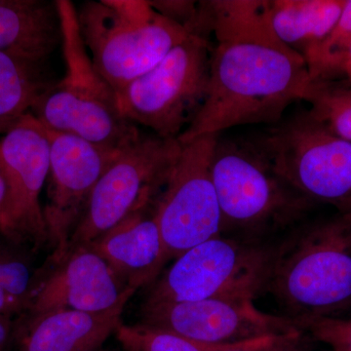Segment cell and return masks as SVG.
<instances>
[{"label":"cell","instance_id":"cell-1","mask_svg":"<svg viewBox=\"0 0 351 351\" xmlns=\"http://www.w3.org/2000/svg\"><path fill=\"white\" fill-rule=\"evenodd\" d=\"M308 80L306 63L293 51L262 43L217 44L206 97L178 142L235 126L278 123L289 106L301 100Z\"/></svg>","mask_w":351,"mask_h":351},{"label":"cell","instance_id":"cell-2","mask_svg":"<svg viewBox=\"0 0 351 351\" xmlns=\"http://www.w3.org/2000/svg\"><path fill=\"white\" fill-rule=\"evenodd\" d=\"M289 319L337 317L351 307V208L306 219L271 245L265 291Z\"/></svg>","mask_w":351,"mask_h":351},{"label":"cell","instance_id":"cell-3","mask_svg":"<svg viewBox=\"0 0 351 351\" xmlns=\"http://www.w3.org/2000/svg\"><path fill=\"white\" fill-rule=\"evenodd\" d=\"M212 178L221 235L267 243L292 230L316 206L276 174L250 140H217Z\"/></svg>","mask_w":351,"mask_h":351},{"label":"cell","instance_id":"cell-4","mask_svg":"<svg viewBox=\"0 0 351 351\" xmlns=\"http://www.w3.org/2000/svg\"><path fill=\"white\" fill-rule=\"evenodd\" d=\"M56 5L66 73L41 97L32 114L49 130L107 149H121L141 132L122 117L117 92L95 69L73 2L56 0Z\"/></svg>","mask_w":351,"mask_h":351},{"label":"cell","instance_id":"cell-5","mask_svg":"<svg viewBox=\"0 0 351 351\" xmlns=\"http://www.w3.org/2000/svg\"><path fill=\"white\" fill-rule=\"evenodd\" d=\"M250 142L279 177L316 205L351 208V142L335 135L306 112Z\"/></svg>","mask_w":351,"mask_h":351},{"label":"cell","instance_id":"cell-6","mask_svg":"<svg viewBox=\"0 0 351 351\" xmlns=\"http://www.w3.org/2000/svg\"><path fill=\"white\" fill-rule=\"evenodd\" d=\"M181 149L177 138L142 133L121 147L95 186L64 256L91 244L129 215L154 204Z\"/></svg>","mask_w":351,"mask_h":351},{"label":"cell","instance_id":"cell-7","mask_svg":"<svg viewBox=\"0 0 351 351\" xmlns=\"http://www.w3.org/2000/svg\"><path fill=\"white\" fill-rule=\"evenodd\" d=\"M212 50L208 39L191 34L117 93L122 117L158 137L178 140L206 97Z\"/></svg>","mask_w":351,"mask_h":351},{"label":"cell","instance_id":"cell-8","mask_svg":"<svg viewBox=\"0 0 351 351\" xmlns=\"http://www.w3.org/2000/svg\"><path fill=\"white\" fill-rule=\"evenodd\" d=\"M271 245L219 235L189 249L159 279L145 302H195L225 295L255 299L265 291Z\"/></svg>","mask_w":351,"mask_h":351},{"label":"cell","instance_id":"cell-9","mask_svg":"<svg viewBox=\"0 0 351 351\" xmlns=\"http://www.w3.org/2000/svg\"><path fill=\"white\" fill-rule=\"evenodd\" d=\"M77 18L95 69L117 94L191 36L181 25L158 13L149 24H131L107 0L85 2Z\"/></svg>","mask_w":351,"mask_h":351},{"label":"cell","instance_id":"cell-10","mask_svg":"<svg viewBox=\"0 0 351 351\" xmlns=\"http://www.w3.org/2000/svg\"><path fill=\"white\" fill-rule=\"evenodd\" d=\"M219 135L181 144L179 157L154 204L168 262L221 235V218L211 162Z\"/></svg>","mask_w":351,"mask_h":351},{"label":"cell","instance_id":"cell-11","mask_svg":"<svg viewBox=\"0 0 351 351\" xmlns=\"http://www.w3.org/2000/svg\"><path fill=\"white\" fill-rule=\"evenodd\" d=\"M0 168L6 195L0 212V234L9 243L38 253L49 246L40 195L49 173V138L32 112L0 141Z\"/></svg>","mask_w":351,"mask_h":351},{"label":"cell","instance_id":"cell-12","mask_svg":"<svg viewBox=\"0 0 351 351\" xmlns=\"http://www.w3.org/2000/svg\"><path fill=\"white\" fill-rule=\"evenodd\" d=\"M141 315V323L205 345H237L295 329L289 318L263 313L254 304V298L245 295L144 302Z\"/></svg>","mask_w":351,"mask_h":351},{"label":"cell","instance_id":"cell-13","mask_svg":"<svg viewBox=\"0 0 351 351\" xmlns=\"http://www.w3.org/2000/svg\"><path fill=\"white\" fill-rule=\"evenodd\" d=\"M45 129L49 138V173L43 211L52 249L48 261L55 265L66 254L95 186L120 149H107L71 134Z\"/></svg>","mask_w":351,"mask_h":351},{"label":"cell","instance_id":"cell-14","mask_svg":"<svg viewBox=\"0 0 351 351\" xmlns=\"http://www.w3.org/2000/svg\"><path fill=\"white\" fill-rule=\"evenodd\" d=\"M47 270L27 317L69 309L107 313L124 308L136 291L127 287L108 263L89 247L69 252Z\"/></svg>","mask_w":351,"mask_h":351},{"label":"cell","instance_id":"cell-15","mask_svg":"<svg viewBox=\"0 0 351 351\" xmlns=\"http://www.w3.org/2000/svg\"><path fill=\"white\" fill-rule=\"evenodd\" d=\"M154 204L129 215L86 246L108 263L127 287L135 291L154 283L168 262Z\"/></svg>","mask_w":351,"mask_h":351},{"label":"cell","instance_id":"cell-16","mask_svg":"<svg viewBox=\"0 0 351 351\" xmlns=\"http://www.w3.org/2000/svg\"><path fill=\"white\" fill-rule=\"evenodd\" d=\"M124 308L107 313L51 311L16 326L15 351H100L114 335Z\"/></svg>","mask_w":351,"mask_h":351},{"label":"cell","instance_id":"cell-17","mask_svg":"<svg viewBox=\"0 0 351 351\" xmlns=\"http://www.w3.org/2000/svg\"><path fill=\"white\" fill-rule=\"evenodd\" d=\"M61 41L56 0H0V52L40 66Z\"/></svg>","mask_w":351,"mask_h":351},{"label":"cell","instance_id":"cell-18","mask_svg":"<svg viewBox=\"0 0 351 351\" xmlns=\"http://www.w3.org/2000/svg\"><path fill=\"white\" fill-rule=\"evenodd\" d=\"M210 32L218 44L262 43L291 50L272 31L269 0L200 1L196 34L207 39Z\"/></svg>","mask_w":351,"mask_h":351},{"label":"cell","instance_id":"cell-19","mask_svg":"<svg viewBox=\"0 0 351 351\" xmlns=\"http://www.w3.org/2000/svg\"><path fill=\"white\" fill-rule=\"evenodd\" d=\"M346 0H269L272 31L289 49L304 58L332 31Z\"/></svg>","mask_w":351,"mask_h":351},{"label":"cell","instance_id":"cell-20","mask_svg":"<svg viewBox=\"0 0 351 351\" xmlns=\"http://www.w3.org/2000/svg\"><path fill=\"white\" fill-rule=\"evenodd\" d=\"M34 253L0 241V316L27 315L36 297L47 265L36 267Z\"/></svg>","mask_w":351,"mask_h":351},{"label":"cell","instance_id":"cell-21","mask_svg":"<svg viewBox=\"0 0 351 351\" xmlns=\"http://www.w3.org/2000/svg\"><path fill=\"white\" fill-rule=\"evenodd\" d=\"M38 66L0 52V133H7L31 112L52 86L43 80Z\"/></svg>","mask_w":351,"mask_h":351},{"label":"cell","instance_id":"cell-22","mask_svg":"<svg viewBox=\"0 0 351 351\" xmlns=\"http://www.w3.org/2000/svg\"><path fill=\"white\" fill-rule=\"evenodd\" d=\"M301 100L311 105L307 110L335 135L351 142V84L345 80L309 77Z\"/></svg>","mask_w":351,"mask_h":351},{"label":"cell","instance_id":"cell-23","mask_svg":"<svg viewBox=\"0 0 351 351\" xmlns=\"http://www.w3.org/2000/svg\"><path fill=\"white\" fill-rule=\"evenodd\" d=\"M350 45L351 0H346L332 31L304 58L309 77L341 80V69Z\"/></svg>","mask_w":351,"mask_h":351},{"label":"cell","instance_id":"cell-24","mask_svg":"<svg viewBox=\"0 0 351 351\" xmlns=\"http://www.w3.org/2000/svg\"><path fill=\"white\" fill-rule=\"evenodd\" d=\"M114 335L124 351H226L240 345H205L141 322L125 325L121 321Z\"/></svg>","mask_w":351,"mask_h":351},{"label":"cell","instance_id":"cell-25","mask_svg":"<svg viewBox=\"0 0 351 351\" xmlns=\"http://www.w3.org/2000/svg\"><path fill=\"white\" fill-rule=\"evenodd\" d=\"M294 326L330 351H351V319L337 317L291 319Z\"/></svg>","mask_w":351,"mask_h":351},{"label":"cell","instance_id":"cell-26","mask_svg":"<svg viewBox=\"0 0 351 351\" xmlns=\"http://www.w3.org/2000/svg\"><path fill=\"white\" fill-rule=\"evenodd\" d=\"M313 339L299 328L284 334L254 339L226 351H313Z\"/></svg>","mask_w":351,"mask_h":351},{"label":"cell","instance_id":"cell-27","mask_svg":"<svg viewBox=\"0 0 351 351\" xmlns=\"http://www.w3.org/2000/svg\"><path fill=\"white\" fill-rule=\"evenodd\" d=\"M149 4L157 13L181 25L189 34H193L198 16H199V2L189 1V0H176V1L161 0V1H149Z\"/></svg>","mask_w":351,"mask_h":351},{"label":"cell","instance_id":"cell-28","mask_svg":"<svg viewBox=\"0 0 351 351\" xmlns=\"http://www.w3.org/2000/svg\"><path fill=\"white\" fill-rule=\"evenodd\" d=\"M17 323L13 318L0 316V351H8L9 346L12 343Z\"/></svg>","mask_w":351,"mask_h":351},{"label":"cell","instance_id":"cell-29","mask_svg":"<svg viewBox=\"0 0 351 351\" xmlns=\"http://www.w3.org/2000/svg\"><path fill=\"white\" fill-rule=\"evenodd\" d=\"M341 80H345L351 84V45L348 54H346L343 69H341Z\"/></svg>","mask_w":351,"mask_h":351},{"label":"cell","instance_id":"cell-30","mask_svg":"<svg viewBox=\"0 0 351 351\" xmlns=\"http://www.w3.org/2000/svg\"><path fill=\"white\" fill-rule=\"evenodd\" d=\"M5 180H4L3 174H2L1 168H0V212H1L2 205H3L4 199H5Z\"/></svg>","mask_w":351,"mask_h":351},{"label":"cell","instance_id":"cell-31","mask_svg":"<svg viewBox=\"0 0 351 351\" xmlns=\"http://www.w3.org/2000/svg\"><path fill=\"white\" fill-rule=\"evenodd\" d=\"M100 351H106V350H101Z\"/></svg>","mask_w":351,"mask_h":351}]
</instances>
